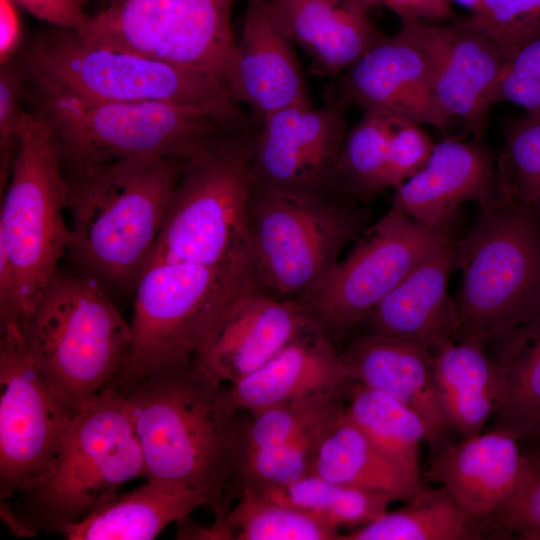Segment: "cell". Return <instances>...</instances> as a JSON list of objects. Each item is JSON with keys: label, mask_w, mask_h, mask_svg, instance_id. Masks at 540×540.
<instances>
[{"label": "cell", "mask_w": 540, "mask_h": 540, "mask_svg": "<svg viewBox=\"0 0 540 540\" xmlns=\"http://www.w3.org/2000/svg\"><path fill=\"white\" fill-rule=\"evenodd\" d=\"M123 385L146 479L198 491L217 516L225 513L241 444L230 385L194 360Z\"/></svg>", "instance_id": "cell-1"}, {"label": "cell", "mask_w": 540, "mask_h": 540, "mask_svg": "<svg viewBox=\"0 0 540 540\" xmlns=\"http://www.w3.org/2000/svg\"><path fill=\"white\" fill-rule=\"evenodd\" d=\"M185 159L132 158L66 170L67 252L102 286L136 287Z\"/></svg>", "instance_id": "cell-2"}, {"label": "cell", "mask_w": 540, "mask_h": 540, "mask_svg": "<svg viewBox=\"0 0 540 540\" xmlns=\"http://www.w3.org/2000/svg\"><path fill=\"white\" fill-rule=\"evenodd\" d=\"M37 368L75 411L119 380L131 329L104 287L58 267L31 311L17 322Z\"/></svg>", "instance_id": "cell-3"}, {"label": "cell", "mask_w": 540, "mask_h": 540, "mask_svg": "<svg viewBox=\"0 0 540 540\" xmlns=\"http://www.w3.org/2000/svg\"><path fill=\"white\" fill-rule=\"evenodd\" d=\"M26 78L31 84L26 85V100L49 125L66 170L132 158L188 159L225 132L235 131L200 109L96 101Z\"/></svg>", "instance_id": "cell-4"}, {"label": "cell", "mask_w": 540, "mask_h": 540, "mask_svg": "<svg viewBox=\"0 0 540 540\" xmlns=\"http://www.w3.org/2000/svg\"><path fill=\"white\" fill-rule=\"evenodd\" d=\"M260 287L253 255L221 265L159 261L135 287L131 345L119 379L130 383L193 361L245 292Z\"/></svg>", "instance_id": "cell-5"}, {"label": "cell", "mask_w": 540, "mask_h": 540, "mask_svg": "<svg viewBox=\"0 0 540 540\" xmlns=\"http://www.w3.org/2000/svg\"><path fill=\"white\" fill-rule=\"evenodd\" d=\"M26 75L80 97L107 102H160L203 110L228 129L254 128L221 84L157 57L93 46L60 28L37 37L22 61Z\"/></svg>", "instance_id": "cell-6"}, {"label": "cell", "mask_w": 540, "mask_h": 540, "mask_svg": "<svg viewBox=\"0 0 540 540\" xmlns=\"http://www.w3.org/2000/svg\"><path fill=\"white\" fill-rule=\"evenodd\" d=\"M257 132L227 131L184 160L146 266L221 265L252 254L249 208Z\"/></svg>", "instance_id": "cell-7"}, {"label": "cell", "mask_w": 540, "mask_h": 540, "mask_svg": "<svg viewBox=\"0 0 540 540\" xmlns=\"http://www.w3.org/2000/svg\"><path fill=\"white\" fill-rule=\"evenodd\" d=\"M458 241L462 282L452 299L454 336L487 344L540 312V220L500 199L480 207Z\"/></svg>", "instance_id": "cell-8"}, {"label": "cell", "mask_w": 540, "mask_h": 540, "mask_svg": "<svg viewBox=\"0 0 540 540\" xmlns=\"http://www.w3.org/2000/svg\"><path fill=\"white\" fill-rule=\"evenodd\" d=\"M142 450L118 380L75 410L49 477L28 490L38 522L57 530L106 504L131 480L145 477Z\"/></svg>", "instance_id": "cell-9"}, {"label": "cell", "mask_w": 540, "mask_h": 540, "mask_svg": "<svg viewBox=\"0 0 540 540\" xmlns=\"http://www.w3.org/2000/svg\"><path fill=\"white\" fill-rule=\"evenodd\" d=\"M49 125L32 111L19 135L1 198L0 247L14 269L19 320L27 315L67 252L66 180Z\"/></svg>", "instance_id": "cell-10"}, {"label": "cell", "mask_w": 540, "mask_h": 540, "mask_svg": "<svg viewBox=\"0 0 540 540\" xmlns=\"http://www.w3.org/2000/svg\"><path fill=\"white\" fill-rule=\"evenodd\" d=\"M350 199H307L253 188L249 232L260 287L286 299L313 289L364 228Z\"/></svg>", "instance_id": "cell-11"}, {"label": "cell", "mask_w": 540, "mask_h": 540, "mask_svg": "<svg viewBox=\"0 0 540 540\" xmlns=\"http://www.w3.org/2000/svg\"><path fill=\"white\" fill-rule=\"evenodd\" d=\"M451 239L453 228L426 225L392 205L345 258L296 300L331 340L359 326L425 257Z\"/></svg>", "instance_id": "cell-12"}, {"label": "cell", "mask_w": 540, "mask_h": 540, "mask_svg": "<svg viewBox=\"0 0 540 540\" xmlns=\"http://www.w3.org/2000/svg\"><path fill=\"white\" fill-rule=\"evenodd\" d=\"M0 496L51 474L73 414L47 384L15 321L0 323Z\"/></svg>", "instance_id": "cell-13"}, {"label": "cell", "mask_w": 540, "mask_h": 540, "mask_svg": "<svg viewBox=\"0 0 540 540\" xmlns=\"http://www.w3.org/2000/svg\"><path fill=\"white\" fill-rule=\"evenodd\" d=\"M444 36V26L401 20L397 33L383 35L344 71L328 102L384 111L445 131L452 121L434 95Z\"/></svg>", "instance_id": "cell-14"}, {"label": "cell", "mask_w": 540, "mask_h": 540, "mask_svg": "<svg viewBox=\"0 0 540 540\" xmlns=\"http://www.w3.org/2000/svg\"><path fill=\"white\" fill-rule=\"evenodd\" d=\"M343 110L328 102L318 108L292 106L264 117L254 143L253 188L307 199L343 198L337 187L347 135Z\"/></svg>", "instance_id": "cell-15"}, {"label": "cell", "mask_w": 540, "mask_h": 540, "mask_svg": "<svg viewBox=\"0 0 540 540\" xmlns=\"http://www.w3.org/2000/svg\"><path fill=\"white\" fill-rule=\"evenodd\" d=\"M310 323L296 299L251 289L234 302L194 362L210 377L234 385L268 363Z\"/></svg>", "instance_id": "cell-16"}, {"label": "cell", "mask_w": 540, "mask_h": 540, "mask_svg": "<svg viewBox=\"0 0 540 540\" xmlns=\"http://www.w3.org/2000/svg\"><path fill=\"white\" fill-rule=\"evenodd\" d=\"M519 442L496 429L445 442L432 453L422 479L445 488L467 514L490 528L525 475L527 455Z\"/></svg>", "instance_id": "cell-17"}, {"label": "cell", "mask_w": 540, "mask_h": 540, "mask_svg": "<svg viewBox=\"0 0 540 540\" xmlns=\"http://www.w3.org/2000/svg\"><path fill=\"white\" fill-rule=\"evenodd\" d=\"M496 166L490 151L475 141L446 138L426 164L396 188L392 205L429 226L453 228L460 206L480 207L494 198Z\"/></svg>", "instance_id": "cell-18"}, {"label": "cell", "mask_w": 540, "mask_h": 540, "mask_svg": "<svg viewBox=\"0 0 540 540\" xmlns=\"http://www.w3.org/2000/svg\"><path fill=\"white\" fill-rule=\"evenodd\" d=\"M293 45L275 21L269 0H248L230 92L260 120L312 104Z\"/></svg>", "instance_id": "cell-19"}, {"label": "cell", "mask_w": 540, "mask_h": 540, "mask_svg": "<svg viewBox=\"0 0 540 540\" xmlns=\"http://www.w3.org/2000/svg\"><path fill=\"white\" fill-rule=\"evenodd\" d=\"M341 355L351 382L388 394L419 414L432 453L447 442L450 430L437 397L432 351L426 344L360 334Z\"/></svg>", "instance_id": "cell-20"}, {"label": "cell", "mask_w": 540, "mask_h": 540, "mask_svg": "<svg viewBox=\"0 0 540 540\" xmlns=\"http://www.w3.org/2000/svg\"><path fill=\"white\" fill-rule=\"evenodd\" d=\"M444 46L434 95L442 112L461 120L475 140L486 132L498 103L507 57L497 42L471 17L444 25Z\"/></svg>", "instance_id": "cell-21"}, {"label": "cell", "mask_w": 540, "mask_h": 540, "mask_svg": "<svg viewBox=\"0 0 540 540\" xmlns=\"http://www.w3.org/2000/svg\"><path fill=\"white\" fill-rule=\"evenodd\" d=\"M458 241L454 238L425 257L362 320L366 335L426 344L431 350L455 331L449 278L457 269Z\"/></svg>", "instance_id": "cell-22"}, {"label": "cell", "mask_w": 540, "mask_h": 540, "mask_svg": "<svg viewBox=\"0 0 540 540\" xmlns=\"http://www.w3.org/2000/svg\"><path fill=\"white\" fill-rule=\"evenodd\" d=\"M286 36L311 60V72L335 77L360 59L383 34L354 0H269Z\"/></svg>", "instance_id": "cell-23"}, {"label": "cell", "mask_w": 540, "mask_h": 540, "mask_svg": "<svg viewBox=\"0 0 540 540\" xmlns=\"http://www.w3.org/2000/svg\"><path fill=\"white\" fill-rule=\"evenodd\" d=\"M342 355L312 322L263 367L230 386L238 409L262 408L350 384Z\"/></svg>", "instance_id": "cell-24"}, {"label": "cell", "mask_w": 540, "mask_h": 540, "mask_svg": "<svg viewBox=\"0 0 540 540\" xmlns=\"http://www.w3.org/2000/svg\"><path fill=\"white\" fill-rule=\"evenodd\" d=\"M437 397L450 431L462 438L479 434L507 397L501 366L486 344L447 338L432 350Z\"/></svg>", "instance_id": "cell-25"}, {"label": "cell", "mask_w": 540, "mask_h": 540, "mask_svg": "<svg viewBox=\"0 0 540 540\" xmlns=\"http://www.w3.org/2000/svg\"><path fill=\"white\" fill-rule=\"evenodd\" d=\"M205 506L207 501L198 491L147 479L57 531L70 540H151L170 523Z\"/></svg>", "instance_id": "cell-26"}, {"label": "cell", "mask_w": 540, "mask_h": 540, "mask_svg": "<svg viewBox=\"0 0 540 540\" xmlns=\"http://www.w3.org/2000/svg\"><path fill=\"white\" fill-rule=\"evenodd\" d=\"M232 3L174 0L168 29L155 57L201 72L230 92L237 55Z\"/></svg>", "instance_id": "cell-27"}, {"label": "cell", "mask_w": 540, "mask_h": 540, "mask_svg": "<svg viewBox=\"0 0 540 540\" xmlns=\"http://www.w3.org/2000/svg\"><path fill=\"white\" fill-rule=\"evenodd\" d=\"M312 473L336 484L385 492L404 502L424 483L385 455L343 410L317 449Z\"/></svg>", "instance_id": "cell-28"}, {"label": "cell", "mask_w": 540, "mask_h": 540, "mask_svg": "<svg viewBox=\"0 0 540 540\" xmlns=\"http://www.w3.org/2000/svg\"><path fill=\"white\" fill-rule=\"evenodd\" d=\"M488 342L507 384L492 429L522 441L540 423V312Z\"/></svg>", "instance_id": "cell-29"}, {"label": "cell", "mask_w": 540, "mask_h": 540, "mask_svg": "<svg viewBox=\"0 0 540 540\" xmlns=\"http://www.w3.org/2000/svg\"><path fill=\"white\" fill-rule=\"evenodd\" d=\"M485 530L445 488L424 482L406 505L343 534L342 540H473L483 539Z\"/></svg>", "instance_id": "cell-30"}, {"label": "cell", "mask_w": 540, "mask_h": 540, "mask_svg": "<svg viewBox=\"0 0 540 540\" xmlns=\"http://www.w3.org/2000/svg\"><path fill=\"white\" fill-rule=\"evenodd\" d=\"M343 412L393 462L422 479L419 447L426 441L424 421L412 408L383 392L351 382Z\"/></svg>", "instance_id": "cell-31"}, {"label": "cell", "mask_w": 540, "mask_h": 540, "mask_svg": "<svg viewBox=\"0 0 540 540\" xmlns=\"http://www.w3.org/2000/svg\"><path fill=\"white\" fill-rule=\"evenodd\" d=\"M240 488L237 504L217 516L225 540H342L322 518L261 490Z\"/></svg>", "instance_id": "cell-32"}, {"label": "cell", "mask_w": 540, "mask_h": 540, "mask_svg": "<svg viewBox=\"0 0 540 540\" xmlns=\"http://www.w3.org/2000/svg\"><path fill=\"white\" fill-rule=\"evenodd\" d=\"M174 0H114L89 18L77 37L86 44L155 57L168 29Z\"/></svg>", "instance_id": "cell-33"}, {"label": "cell", "mask_w": 540, "mask_h": 540, "mask_svg": "<svg viewBox=\"0 0 540 540\" xmlns=\"http://www.w3.org/2000/svg\"><path fill=\"white\" fill-rule=\"evenodd\" d=\"M400 116L365 110L346 135L337 169L341 197L368 199L387 188L391 138Z\"/></svg>", "instance_id": "cell-34"}, {"label": "cell", "mask_w": 540, "mask_h": 540, "mask_svg": "<svg viewBox=\"0 0 540 540\" xmlns=\"http://www.w3.org/2000/svg\"><path fill=\"white\" fill-rule=\"evenodd\" d=\"M264 492L322 518L337 529L352 530L379 518L396 500L385 492L336 484L313 473Z\"/></svg>", "instance_id": "cell-35"}, {"label": "cell", "mask_w": 540, "mask_h": 540, "mask_svg": "<svg viewBox=\"0 0 540 540\" xmlns=\"http://www.w3.org/2000/svg\"><path fill=\"white\" fill-rule=\"evenodd\" d=\"M342 410L320 418L281 444L240 453L235 470L240 487H282L311 474L317 449Z\"/></svg>", "instance_id": "cell-36"}, {"label": "cell", "mask_w": 540, "mask_h": 540, "mask_svg": "<svg viewBox=\"0 0 540 540\" xmlns=\"http://www.w3.org/2000/svg\"><path fill=\"white\" fill-rule=\"evenodd\" d=\"M496 165L494 198L514 203L540 218V119L508 118Z\"/></svg>", "instance_id": "cell-37"}, {"label": "cell", "mask_w": 540, "mask_h": 540, "mask_svg": "<svg viewBox=\"0 0 540 540\" xmlns=\"http://www.w3.org/2000/svg\"><path fill=\"white\" fill-rule=\"evenodd\" d=\"M340 394L311 395L250 412L251 419L241 425L239 454L291 439L315 421L341 409Z\"/></svg>", "instance_id": "cell-38"}, {"label": "cell", "mask_w": 540, "mask_h": 540, "mask_svg": "<svg viewBox=\"0 0 540 540\" xmlns=\"http://www.w3.org/2000/svg\"><path fill=\"white\" fill-rule=\"evenodd\" d=\"M470 17L497 42L507 59L540 35V0H481Z\"/></svg>", "instance_id": "cell-39"}, {"label": "cell", "mask_w": 540, "mask_h": 540, "mask_svg": "<svg viewBox=\"0 0 540 540\" xmlns=\"http://www.w3.org/2000/svg\"><path fill=\"white\" fill-rule=\"evenodd\" d=\"M525 475L495 513L490 528L522 540H540V450L528 447Z\"/></svg>", "instance_id": "cell-40"}, {"label": "cell", "mask_w": 540, "mask_h": 540, "mask_svg": "<svg viewBox=\"0 0 540 540\" xmlns=\"http://www.w3.org/2000/svg\"><path fill=\"white\" fill-rule=\"evenodd\" d=\"M498 102H510L540 119V35L520 46L507 60Z\"/></svg>", "instance_id": "cell-41"}, {"label": "cell", "mask_w": 540, "mask_h": 540, "mask_svg": "<svg viewBox=\"0 0 540 540\" xmlns=\"http://www.w3.org/2000/svg\"><path fill=\"white\" fill-rule=\"evenodd\" d=\"M434 143L420 125L400 117L391 138L387 187L398 188L428 161Z\"/></svg>", "instance_id": "cell-42"}, {"label": "cell", "mask_w": 540, "mask_h": 540, "mask_svg": "<svg viewBox=\"0 0 540 540\" xmlns=\"http://www.w3.org/2000/svg\"><path fill=\"white\" fill-rule=\"evenodd\" d=\"M26 72L23 63L11 58L0 69V148L17 147L19 135L32 112L23 108Z\"/></svg>", "instance_id": "cell-43"}, {"label": "cell", "mask_w": 540, "mask_h": 540, "mask_svg": "<svg viewBox=\"0 0 540 540\" xmlns=\"http://www.w3.org/2000/svg\"><path fill=\"white\" fill-rule=\"evenodd\" d=\"M34 17L58 28L78 31L89 21L77 0H12Z\"/></svg>", "instance_id": "cell-44"}, {"label": "cell", "mask_w": 540, "mask_h": 540, "mask_svg": "<svg viewBox=\"0 0 540 540\" xmlns=\"http://www.w3.org/2000/svg\"><path fill=\"white\" fill-rule=\"evenodd\" d=\"M369 11L375 6H384L395 13L400 21L416 19L437 22L453 16L450 0H354Z\"/></svg>", "instance_id": "cell-45"}, {"label": "cell", "mask_w": 540, "mask_h": 540, "mask_svg": "<svg viewBox=\"0 0 540 540\" xmlns=\"http://www.w3.org/2000/svg\"><path fill=\"white\" fill-rule=\"evenodd\" d=\"M21 37L20 19L12 0H0L1 64L13 58Z\"/></svg>", "instance_id": "cell-46"}, {"label": "cell", "mask_w": 540, "mask_h": 540, "mask_svg": "<svg viewBox=\"0 0 540 540\" xmlns=\"http://www.w3.org/2000/svg\"><path fill=\"white\" fill-rule=\"evenodd\" d=\"M522 441H526L528 443V447L540 450V423Z\"/></svg>", "instance_id": "cell-47"}, {"label": "cell", "mask_w": 540, "mask_h": 540, "mask_svg": "<svg viewBox=\"0 0 540 540\" xmlns=\"http://www.w3.org/2000/svg\"><path fill=\"white\" fill-rule=\"evenodd\" d=\"M453 1L471 10L472 14L477 12L481 2V0H450L451 3Z\"/></svg>", "instance_id": "cell-48"}, {"label": "cell", "mask_w": 540, "mask_h": 540, "mask_svg": "<svg viewBox=\"0 0 540 540\" xmlns=\"http://www.w3.org/2000/svg\"><path fill=\"white\" fill-rule=\"evenodd\" d=\"M80 5H84L87 0H77Z\"/></svg>", "instance_id": "cell-49"}, {"label": "cell", "mask_w": 540, "mask_h": 540, "mask_svg": "<svg viewBox=\"0 0 540 540\" xmlns=\"http://www.w3.org/2000/svg\"><path fill=\"white\" fill-rule=\"evenodd\" d=\"M540 220V218H538Z\"/></svg>", "instance_id": "cell-50"}]
</instances>
